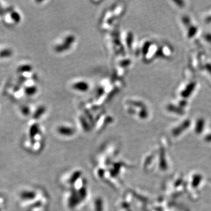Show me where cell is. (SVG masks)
Instances as JSON below:
<instances>
[{
  "label": "cell",
  "instance_id": "cell-6",
  "mask_svg": "<svg viewBox=\"0 0 211 211\" xmlns=\"http://www.w3.org/2000/svg\"><path fill=\"white\" fill-rule=\"evenodd\" d=\"M13 54V52L11 49H4L0 51V58H9Z\"/></svg>",
  "mask_w": 211,
  "mask_h": 211
},
{
  "label": "cell",
  "instance_id": "cell-7",
  "mask_svg": "<svg viewBox=\"0 0 211 211\" xmlns=\"http://www.w3.org/2000/svg\"><path fill=\"white\" fill-rule=\"evenodd\" d=\"M21 112L24 116H28L30 114V109L28 106H23L21 108Z\"/></svg>",
  "mask_w": 211,
  "mask_h": 211
},
{
  "label": "cell",
  "instance_id": "cell-5",
  "mask_svg": "<svg viewBox=\"0 0 211 211\" xmlns=\"http://www.w3.org/2000/svg\"><path fill=\"white\" fill-rule=\"evenodd\" d=\"M45 107L44 106H40L39 107H38V109L36 110L35 113H34V119H39L40 116H42L45 113Z\"/></svg>",
  "mask_w": 211,
  "mask_h": 211
},
{
  "label": "cell",
  "instance_id": "cell-2",
  "mask_svg": "<svg viewBox=\"0 0 211 211\" xmlns=\"http://www.w3.org/2000/svg\"><path fill=\"white\" fill-rule=\"evenodd\" d=\"M38 91L37 87L36 86L32 85L30 86H26L24 89V92L26 95L28 96L34 95Z\"/></svg>",
  "mask_w": 211,
  "mask_h": 211
},
{
  "label": "cell",
  "instance_id": "cell-3",
  "mask_svg": "<svg viewBox=\"0 0 211 211\" xmlns=\"http://www.w3.org/2000/svg\"><path fill=\"white\" fill-rule=\"evenodd\" d=\"M32 66L30 65L25 64L21 65L17 69V72L20 73H30L32 70Z\"/></svg>",
  "mask_w": 211,
  "mask_h": 211
},
{
  "label": "cell",
  "instance_id": "cell-8",
  "mask_svg": "<svg viewBox=\"0 0 211 211\" xmlns=\"http://www.w3.org/2000/svg\"><path fill=\"white\" fill-rule=\"evenodd\" d=\"M194 86H195V84H194V83L190 84V89H191L192 88H194ZM190 89L185 90L184 92H182V95L184 96H186V97L190 95V91H193V90H190Z\"/></svg>",
  "mask_w": 211,
  "mask_h": 211
},
{
  "label": "cell",
  "instance_id": "cell-4",
  "mask_svg": "<svg viewBox=\"0 0 211 211\" xmlns=\"http://www.w3.org/2000/svg\"><path fill=\"white\" fill-rule=\"evenodd\" d=\"M10 17L12 20L15 23H18L21 20V16L20 14L15 11L12 10L10 12Z\"/></svg>",
  "mask_w": 211,
  "mask_h": 211
},
{
  "label": "cell",
  "instance_id": "cell-1",
  "mask_svg": "<svg viewBox=\"0 0 211 211\" xmlns=\"http://www.w3.org/2000/svg\"><path fill=\"white\" fill-rule=\"evenodd\" d=\"M73 88L76 90L81 91H86L89 88V84L85 81H79L75 83L73 86Z\"/></svg>",
  "mask_w": 211,
  "mask_h": 211
}]
</instances>
